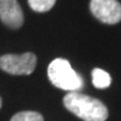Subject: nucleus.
<instances>
[{
    "instance_id": "obj_1",
    "label": "nucleus",
    "mask_w": 121,
    "mask_h": 121,
    "mask_svg": "<svg viewBox=\"0 0 121 121\" xmlns=\"http://www.w3.org/2000/svg\"><path fill=\"white\" fill-rule=\"evenodd\" d=\"M65 108L84 121H105L108 109L100 100L80 92H69L63 99Z\"/></svg>"
},
{
    "instance_id": "obj_2",
    "label": "nucleus",
    "mask_w": 121,
    "mask_h": 121,
    "mask_svg": "<svg viewBox=\"0 0 121 121\" xmlns=\"http://www.w3.org/2000/svg\"><path fill=\"white\" fill-rule=\"evenodd\" d=\"M47 75L54 86L69 92H78L84 86V81L64 58H56L48 65Z\"/></svg>"
},
{
    "instance_id": "obj_3",
    "label": "nucleus",
    "mask_w": 121,
    "mask_h": 121,
    "mask_svg": "<svg viewBox=\"0 0 121 121\" xmlns=\"http://www.w3.org/2000/svg\"><path fill=\"white\" fill-rule=\"evenodd\" d=\"M37 58L33 53L6 54L0 56V69L13 75H29L36 67Z\"/></svg>"
},
{
    "instance_id": "obj_4",
    "label": "nucleus",
    "mask_w": 121,
    "mask_h": 121,
    "mask_svg": "<svg viewBox=\"0 0 121 121\" xmlns=\"http://www.w3.org/2000/svg\"><path fill=\"white\" fill-rule=\"evenodd\" d=\"M91 13L104 24H118L121 22V4L117 0H91Z\"/></svg>"
},
{
    "instance_id": "obj_5",
    "label": "nucleus",
    "mask_w": 121,
    "mask_h": 121,
    "mask_svg": "<svg viewBox=\"0 0 121 121\" xmlns=\"http://www.w3.org/2000/svg\"><path fill=\"white\" fill-rule=\"evenodd\" d=\"M0 19L13 29L20 28L24 24V13L17 0H0Z\"/></svg>"
},
{
    "instance_id": "obj_6",
    "label": "nucleus",
    "mask_w": 121,
    "mask_h": 121,
    "mask_svg": "<svg viewBox=\"0 0 121 121\" xmlns=\"http://www.w3.org/2000/svg\"><path fill=\"white\" fill-rule=\"evenodd\" d=\"M92 83L96 89H107L111 84V76L103 69H94L92 71Z\"/></svg>"
},
{
    "instance_id": "obj_7",
    "label": "nucleus",
    "mask_w": 121,
    "mask_h": 121,
    "mask_svg": "<svg viewBox=\"0 0 121 121\" xmlns=\"http://www.w3.org/2000/svg\"><path fill=\"white\" fill-rule=\"evenodd\" d=\"M56 0H28L30 8L37 13H46L54 7Z\"/></svg>"
},
{
    "instance_id": "obj_8",
    "label": "nucleus",
    "mask_w": 121,
    "mask_h": 121,
    "mask_svg": "<svg viewBox=\"0 0 121 121\" xmlns=\"http://www.w3.org/2000/svg\"><path fill=\"white\" fill-rule=\"evenodd\" d=\"M10 121H44V118L36 111H22L16 113Z\"/></svg>"
},
{
    "instance_id": "obj_9",
    "label": "nucleus",
    "mask_w": 121,
    "mask_h": 121,
    "mask_svg": "<svg viewBox=\"0 0 121 121\" xmlns=\"http://www.w3.org/2000/svg\"><path fill=\"white\" fill-rule=\"evenodd\" d=\"M1 105H2V100H1V98H0V108H1Z\"/></svg>"
}]
</instances>
